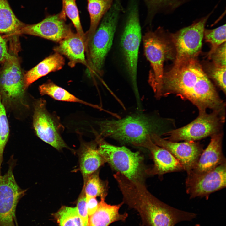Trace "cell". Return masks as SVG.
<instances>
[{"label": "cell", "mask_w": 226, "mask_h": 226, "mask_svg": "<svg viewBox=\"0 0 226 226\" xmlns=\"http://www.w3.org/2000/svg\"><path fill=\"white\" fill-rule=\"evenodd\" d=\"M158 99L171 94L188 100L196 106L199 114L213 111L225 112V103L196 58L174 63L164 72L161 84L154 93Z\"/></svg>", "instance_id": "cell-1"}, {"label": "cell", "mask_w": 226, "mask_h": 226, "mask_svg": "<svg viewBox=\"0 0 226 226\" xmlns=\"http://www.w3.org/2000/svg\"><path fill=\"white\" fill-rule=\"evenodd\" d=\"M212 12L170 35L175 53L174 63L197 58L201 52L205 26Z\"/></svg>", "instance_id": "cell-10"}, {"label": "cell", "mask_w": 226, "mask_h": 226, "mask_svg": "<svg viewBox=\"0 0 226 226\" xmlns=\"http://www.w3.org/2000/svg\"><path fill=\"white\" fill-rule=\"evenodd\" d=\"M58 43V45L53 48L54 51L68 58L69 60L68 65L71 68L78 63L87 67L84 44L77 33L73 32Z\"/></svg>", "instance_id": "cell-18"}, {"label": "cell", "mask_w": 226, "mask_h": 226, "mask_svg": "<svg viewBox=\"0 0 226 226\" xmlns=\"http://www.w3.org/2000/svg\"><path fill=\"white\" fill-rule=\"evenodd\" d=\"M62 9L66 16L70 19L77 33L83 39L85 45V35L81 24L79 11L76 0H62Z\"/></svg>", "instance_id": "cell-28"}, {"label": "cell", "mask_w": 226, "mask_h": 226, "mask_svg": "<svg viewBox=\"0 0 226 226\" xmlns=\"http://www.w3.org/2000/svg\"><path fill=\"white\" fill-rule=\"evenodd\" d=\"M80 167L84 181L106 161L94 143H83L79 153Z\"/></svg>", "instance_id": "cell-21"}, {"label": "cell", "mask_w": 226, "mask_h": 226, "mask_svg": "<svg viewBox=\"0 0 226 226\" xmlns=\"http://www.w3.org/2000/svg\"><path fill=\"white\" fill-rule=\"evenodd\" d=\"M147 9L146 23L150 24L159 13L169 12L175 10L187 0H143Z\"/></svg>", "instance_id": "cell-25"}, {"label": "cell", "mask_w": 226, "mask_h": 226, "mask_svg": "<svg viewBox=\"0 0 226 226\" xmlns=\"http://www.w3.org/2000/svg\"><path fill=\"white\" fill-rule=\"evenodd\" d=\"M223 133L220 132L211 136L210 142L203 150L195 166L187 175L200 174L211 170L226 162L222 151Z\"/></svg>", "instance_id": "cell-17"}, {"label": "cell", "mask_w": 226, "mask_h": 226, "mask_svg": "<svg viewBox=\"0 0 226 226\" xmlns=\"http://www.w3.org/2000/svg\"><path fill=\"white\" fill-rule=\"evenodd\" d=\"M0 71V96L6 109L28 108L24 75L18 58L12 55Z\"/></svg>", "instance_id": "cell-8"}, {"label": "cell", "mask_w": 226, "mask_h": 226, "mask_svg": "<svg viewBox=\"0 0 226 226\" xmlns=\"http://www.w3.org/2000/svg\"><path fill=\"white\" fill-rule=\"evenodd\" d=\"M164 33L160 27L154 31L148 30L143 37L144 53L151 67L148 82L153 92L161 84L164 73V61L175 58L172 43Z\"/></svg>", "instance_id": "cell-7"}, {"label": "cell", "mask_w": 226, "mask_h": 226, "mask_svg": "<svg viewBox=\"0 0 226 226\" xmlns=\"http://www.w3.org/2000/svg\"><path fill=\"white\" fill-rule=\"evenodd\" d=\"M139 0H129L124 12L119 39V51L126 73L132 85L137 101L140 97L137 84L138 51L141 39Z\"/></svg>", "instance_id": "cell-3"}, {"label": "cell", "mask_w": 226, "mask_h": 226, "mask_svg": "<svg viewBox=\"0 0 226 226\" xmlns=\"http://www.w3.org/2000/svg\"><path fill=\"white\" fill-rule=\"evenodd\" d=\"M153 142L167 149L180 162L187 174L193 169L203 150V146L198 142L185 141L172 142L154 133L150 136Z\"/></svg>", "instance_id": "cell-15"}, {"label": "cell", "mask_w": 226, "mask_h": 226, "mask_svg": "<svg viewBox=\"0 0 226 226\" xmlns=\"http://www.w3.org/2000/svg\"><path fill=\"white\" fill-rule=\"evenodd\" d=\"M83 188L86 197L105 198L107 194V183L100 179L98 171H95L88 177L84 181Z\"/></svg>", "instance_id": "cell-26"}, {"label": "cell", "mask_w": 226, "mask_h": 226, "mask_svg": "<svg viewBox=\"0 0 226 226\" xmlns=\"http://www.w3.org/2000/svg\"><path fill=\"white\" fill-rule=\"evenodd\" d=\"M12 56L8 52L5 40L0 35V62H4Z\"/></svg>", "instance_id": "cell-34"}, {"label": "cell", "mask_w": 226, "mask_h": 226, "mask_svg": "<svg viewBox=\"0 0 226 226\" xmlns=\"http://www.w3.org/2000/svg\"><path fill=\"white\" fill-rule=\"evenodd\" d=\"M195 226H199L198 225H196Z\"/></svg>", "instance_id": "cell-36"}, {"label": "cell", "mask_w": 226, "mask_h": 226, "mask_svg": "<svg viewBox=\"0 0 226 226\" xmlns=\"http://www.w3.org/2000/svg\"><path fill=\"white\" fill-rule=\"evenodd\" d=\"M226 162L214 169L193 175H187L185 185L190 198L207 197L226 186Z\"/></svg>", "instance_id": "cell-13"}, {"label": "cell", "mask_w": 226, "mask_h": 226, "mask_svg": "<svg viewBox=\"0 0 226 226\" xmlns=\"http://www.w3.org/2000/svg\"><path fill=\"white\" fill-rule=\"evenodd\" d=\"M125 9L121 0H114L102 18L85 53L90 73L102 75L106 56L112 46L120 17Z\"/></svg>", "instance_id": "cell-4"}, {"label": "cell", "mask_w": 226, "mask_h": 226, "mask_svg": "<svg viewBox=\"0 0 226 226\" xmlns=\"http://www.w3.org/2000/svg\"><path fill=\"white\" fill-rule=\"evenodd\" d=\"M139 147L148 149L153 157L154 164L151 169L146 170L147 174L162 176L167 173L183 170L181 164L170 152L154 143L150 136Z\"/></svg>", "instance_id": "cell-16"}, {"label": "cell", "mask_w": 226, "mask_h": 226, "mask_svg": "<svg viewBox=\"0 0 226 226\" xmlns=\"http://www.w3.org/2000/svg\"><path fill=\"white\" fill-rule=\"evenodd\" d=\"M13 168L12 161L4 175H1L0 171V226H18L15 215L16 207L26 191L17 184Z\"/></svg>", "instance_id": "cell-12"}, {"label": "cell", "mask_w": 226, "mask_h": 226, "mask_svg": "<svg viewBox=\"0 0 226 226\" xmlns=\"http://www.w3.org/2000/svg\"><path fill=\"white\" fill-rule=\"evenodd\" d=\"M66 20V16L62 9L59 13L48 15L38 23L25 25L19 35L38 36L59 43L73 32L71 24H67Z\"/></svg>", "instance_id": "cell-14"}, {"label": "cell", "mask_w": 226, "mask_h": 226, "mask_svg": "<svg viewBox=\"0 0 226 226\" xmlns=\"http://www.w3.org/2000/svg\"><path fill=\"white\" fill-rule=\"evenodd\" d=\"M96 141L99 152L114 169L132 181L144 184L146 170L143 157L139 152L110 144L99 134Z\"/></svg>", "instance_id": "cell-6"}, {"label": "cell", "mask_w": 226, "mask_h": 226, "mask_svg": "<svg viewBox=\"0 0 226 226\" xmlns=\"http://www.w3.org/2000/svg\"><path fill=\"white\" fill-rule=\"evenodd\" d=\"M100 134L138 147L153 134H157L158 125L148 116L137 114L120 119L98 122Z\"/></svg>", "instance_id": "cell-5"}, {"label": "cell", "mask_w": 226, "mask_h": 226, "mask_svg": "<svg viewBox=\"0 0 226 226\" xmlns=\"http://www.w3.org/2000/svg\"><path fill=\"white\" fill-rule=\"evenodd\" d=\"M86 203L88 214L89 216L96 211L99 203L95 197H86Z\"/></svg>", "instance_id": "cell-35"}, {"label": "cell", "mask_w": 226, "mask_h": 226, "mask_svg": "<svg viewBox=\"0 0 226 226\" xmlns=\"http://www.w3.org/2000/svg\"><path fill=\"white\" fill-rule=\"evenodd\" d=\"M33 108V125L37 136L58 150L68 148L61 135L64 127L58 117L47 110L46 101L35 100Z\"/></svg>", "instance_id": "cell-11"}, {"label": "cell", "mask_w": 226, "mask_h": 226, "mask_svg": "<svg viewBox=\"0 0 226 226\" xmlns=\"http://www.w3.org/2000/svg\"><path fill=\"white\" fill-rule=\"evenodd\" d=\"M124 201L137 211L148 226H172L176 218L174 208L151 194L144 184L132 181L119 172L114 175Z\"/></svg>", "instance_id": "cell-2"}, {"label": "cell", "mask_w": 226, "mask_h": 226, "mask_svg": "<svg viewBox=\"0 0 226 226\" xmlns=\"http://www.w3.org/2000/svg\"><path fill=\"white\" fill-rule=\"evenodd\" d=\"M225 113L213 111L209 114H199L196 119L185 126L164 133L166 136L164 138L175 142L195 141L221 132L225 121Z\"/></svg>", "instance_id": "cell-9"}, {"label": "cell", "mask_w": 226, "mask_h": 226, "mask_svg": "<svg viewBox=\"0 0 226 226\" xmlns=\"http://www.w3.org/2000/svg\"><path fill=\"white\" fill-rule=\"evenodd\" d=\"M209 59L214 64L226 67V42L219 46Z\"/></svg>", "instance_id": "cell-33"}, {"label": "cell", "mask_w": 226, "mask_h": 226, "mask_svg": "<svg viewBox=\"0 0 226 226\" xmlns=\"http://www.w3.org/2000/svg\"><path fill=\"white\" fill-rule=\"evenodd\" d=\"M39 89L41 95H48L56 100L79 103L94 108H100L97 105L89 103L76 97L50 80L40 85Z\"/></svg>", "instance_id": "cell-24"}, {"label": "cell", "mask_w": 226, "mask_h": 226, "mask_svg": "<svg viewBox=\"0 0 226 226\" xmlns=\"http://www.w3.org/2000/svg\"><path fill=\"white\" fill-rule=\"evenodd\" d=\"M87 9L90 18V25L85 33V51L102 18L110 9L114 0H87Z\"/></svg>", "instance_id": "cell-22"}, {"label": "cell", "mask_w": 226, "mask_h": 226, "mask_svg": "<svg viewBox=\"0 0 226 226\" xmlns=\"http://www.w3.org/2000/svg\"><path fill=\"white\" fill-rule=\"evenodd\" d=\"M54 216L59 226H83L76 207L63 206Z\"/></svg>", "instance_id": "cell-27"}, {"label": "cell", "mask_w": 226, "mask_h": 226, "mask_svg": "<svg viewBox=\"0 0 226 226\" xmlns=\"http://www.w3.org/2000/svg\"><path fill=\"white\" fill-rule=\"evenodd\" d=\"M205 71L225 94H226V67L217 65L212 62L205 66Z\"/></svg>", "instance_id": "cell-31"}, {"label": "cell", "mask_w": 226, "mask_h": 226, "mask_svg": "<svg viewBox=\"0 0 226 226\" xmlns=\"http://www.w3.org/2000/svg\"><path fill=\"white\" fill-rule=\"evenodd\" d=\"M65 60L62 55L55 52L43 60L24 74L25 85L28 87L39 78L49 73L61 69Z\"/></svg>", "instance_id": "cell-20"}, {"label": "cell", "mask_w": 226, "mask_h": 226, "mask_svg": "<svg viewBox=\"0 0 226 226\" xmlns=\"http://www.w3.org/2000/svg\"><path fill=\"white\" fill-rule=\"evenodd\" d=\"M203 37L205 41L209 43L211 45V49L207 55L209 59L219 46L225 42V24L213 29H205Z\"/></svg>", "instance_id": "cell-29"}, {"label": "cell", "mask_w": 226, "mask_h": 226, "mask_svg": "<svg viewBox=\"0 0 226 226\" xmlns=\"http://www.w3.org/2000/svg\"><path fill=\"white\" fill-rule=\"evenodd\" d=\"M25 25L15 16L7 0H0V33L18 35Z\"/></svg>", "instance_id": "cell-23"}, {"label": "cell", "mask_w": 226, "mask_h": 226, "mask_svg": "<svg viewBox=\"0 0 226 226\" xmlns=\"http://www.w3.org/2000/svg\"><path fill=\"white\" fill-rule=\"evenodd\" d=\"M105 198H101L96 211L89 216L87 226H108L116 221L124 220L126 214H121L119 209L122 204L111 205L107 204Z\"/></svg>", "instance_id": "cell-19"}, {"label": "cell", "mask_w": 226, "mask_h": 226, "mask_svg": "<svg viewBox=\"0 0 226 226\" xmlns=\"http://www.w3.org/2000/svg\"><path fill=\"white\" fill-rule=\"evenodd\" d=\"M9 131L6 109L2 102L0 96V170L3 161V152L9 138Z\"/></svg>", "instance_id": "cell-30"}, {"label": "cell", "mask_w": 226, "mask_h": 226, "mask_svg": "<svg viewBox=\"0 0 226 226\" xmlns=\"http://www.w3.org/2000/svg\"><path fill=\"white\" fill-rule=\"evenodd\" d=\"M76 208L83 226H87L89 216L86 206V197L83 188L78 198Z\"/></svg>", "instance_id": "cell-32"}]
</instances>
